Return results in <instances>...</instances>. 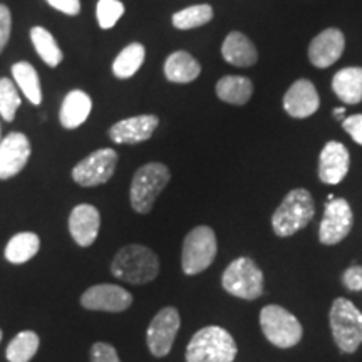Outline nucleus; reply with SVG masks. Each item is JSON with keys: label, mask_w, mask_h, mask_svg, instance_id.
Listing matches in <instances>:
<instances>
[{"label": "nucleus", "mask_w": 362, "mask_h": 362, "mask_svg": "<svg viewBox=\"0 0 362 362\" xmlns=\"http://www.w3.org/2000/svg\"><path fill=\"white\" fill-rule=\"evenodd\" d=\"M111 274L116 279L133 285L148 284L160 274V260L151 248L133 243L116 253L111 264Z\"/></svg>", "instance_id": "1"}, {"label": "nucleus", "mask_w": 362, "mask_h": 362, "mask_svg": "<svg viewBox=\"0 0 362 362\" xmlns=\"http://www.w3.org/2000/svg\"><path fill=\"white\" fill-rule=\"evenodd\" d=\"M238 347L232 334L218 325L198 330L187 347V362H233Z\"/></svg>", "instance_id": "2"}, {"label": "nucleus", "mask_w": 362, "mask_h": 362, "mask_svg": "<svg viewBox=\"0 0 362 362\" xmlns=\"http://www.w3.org/2000/svg\"><path fill=\"white\" fill-rule=\"evenodd\" d=\"M315 205L312 194L305 188H296L287 193L274 216L272 228L279 237H291L314 218Z\"/></svg>", "instance_id": "3"}, {"label": "nucleus", "mask_w": 362, "mask_h": 362, "mask_svg": "<svg viewBox=\"0 0 362 362\" xmlns=\"http://www.w3.org/2000/svg\"><path fill=\"white\" fill-rule=\"evenodd\" d=\"M171 173L163 163H148L136 171L131 181L129 200L131 206L138 214L146 215L151 211L156 198L166 188Z\"/></svg>", "instance_id": "4"}, {"label": "nucleus", "mask_w": 362, "mask_h": 362, "mask_svg": "<svg viewBox=\"0 0 362 362\" xmlns=\"http://www.w3.org/2000/svg\"><path fill=\"white\" fill-rule=\"evenodd\" d=\"M334 341L344 354H354L362 344V312L347 298H336L330 309Z\"/></svg>", "instance_id": "5"}, {"label": "nucleus", "mask_w": 362, "mask_h": 362, "mask_svg": "<svg viewBox=\"0 0 362 362\" xmlns=\"http://www.w3.org/2000/svg\"><path fill=\"white\" fill-rule=\"evenodd\" d=\"M221 285L230 296L255 300L264 293V274L252 259L240 257L225 269Z\"/></svg>", "instance_id": "6"}, {"label": "nucleus", "mask_w": 362, "mask_h": 362, "mask_svg": "<svg viewBox=\"0 0 362 362\" xmlns=\"http://www.w3.org/2000/svg\"><path fill=\"white\" fill-rule=\"evenodd\" d=\"M216 235L210 226H194L183 242L181 250V267L187 275H197L205 272L214 264L216 257Z\"/></svg>", "instance_id": "7"}, {"label": "nucleus", "mask_w": 362, "mask_h": 362, "mask_svg": "<svg viewBox=\"0 0 362 362\" xmlns=\"http://www.w3.org/2000/svg\"><path fill=\"white\" fill-rule=\"evenodd\" d=\"M260 327L267 341L280 349L297 346L304 334L297 317L280 305H267L262 309Z\"/></svg>", "instance_id": "8"}, {"label": "nucleus", "mask_w": 362, "mask_h": 362, "mask_svg": "<svg viewBox=\"0 0 362 362\" xmlns=\"http://www.w3.org/2000/svg\"><path fill=\"white\" fill-rule=\"evenodd\" d=\"M119 156L115 149L103 148L94 151L93 155L84 158L72 170V180L79 187L90 188L107 183L116 171V165Z\"/></svg>", "instance_id": "9"}, {"label": "nucleus", "mask_w": 362, "mask_h": 362, "mask_svg": "<svg viewBox=\"0 0 362 362\" xmlns=\"http://www.w3.org/2000/svg\"><path fill=\"white\" fill-rule=\"evenodd\" d=\"M180 314L175 307H165L153 317L146 332L148 349L155 357H165L170 354L171 347L180 330Z\"/></svg>", "instance_id": "10"}, {"label": "nucleus", "mask_w": 362, "mask_h": 362, "mask_svg": "<svg viewBox=\"0 0 362 362\" xmlns=\"http://www.w3.org/2000/svg\"><path fill=\"white\" fill-rule=\"evenodd\" d=\"M352 228V210L344 198H332L325 203L324 218L319 226V238L324 245H336L342 242Z\"/></svg>", "instance_id": "11"}, {"label": "nucleus", "mask_w": 362, "mask_h": 362, "mask_svg": "<svg viewBox=\"0 0 362 362\" xmlns=\"http://www.w3.org/2000/svg\"><path fill=\"white\" fill-rule=\"evenodd\" d=\"M133 304V296L112 284H99L88 288L81 297V305L88 310L99 312H124Z\"/></svg>", "instance_id": "12"}, {"label": "nucleus", "mask_w": 362, "mask_h": 362, "mask_svg": "<svg viewBox=\"0 0 362 362\" xmlns=\"http://www.w3.org/2000/svg\"><path fill=\"white\" fill-rule=\"evenodd\" d=\"M30 141L24 133L13 131L0 141V180L13 178L25 168L30 158Z\"/></svg>", "instance_id": "13"}, {"label": "nucleus", "mask_w": 362, "mask_h": 362, "mask_svg": "<svg viewBox=\"0 0 362 362\" xmlns=\"http://www.w3.org/2000/svg\"><path fill=\"white\" fill-rule=\"evenodd\" d=\"M351 155L339 141H329L319 156V178L325 185H337L349 173Z\"/></svg>", "instance_id": "14"}, {"label": "nucleus", "mask_w": 362, "mask_h": 362, "mask_svg": "<svg viewBox=\"0 0 362 362\" xmlns=\"http://www.w3.org/2000/svg\"><path fill=\"white\" fill-rule=\"evenodd\" d=\"M160 124V119L155 115H141L126 117L119 123L112 124L110 128L111 141L117 144H136L148 141L155 129Z\"/></svg>", "instance_id": "15"}, {"label": "nucleus", "mask_w": 362, "mask_h": 362, "mask_svg": "<svg viewBox=\"0 0 362 362\" xmlns=\"http://www.w3.org/2000/svg\"><path fill=\"white\" fill-rule=\"evenodd\" d=\"M320 99L315 86L309 79H298L284 96V110L288 116L304 119L319 110Z\"/></svg>", "instance_id": "16"}, {"label": "nucleus", "mask_w": 362, "mask_h": 362, "mask_svg": "<svg viewBox=\"0 0 362 362\" xmlns=\"http://www.w3.org/2000/svg\"><path fill=\"white\" fill-rule=\"evenodd\" d=\"M344 47H346V37L339 29H325L319 35L312 39L309 45L310 62L319 69L336 64L341 59Z\"/></svg>", "instance_id": "17"}, {"label": "nucleus", "mask_w": 362, "mask_h": 362, "mask_svg": "<svg viewBox=\"0 0 362 362\" xmlns=\"http://www.w3.org/2000/svg\"><path fill=\"white\" fill-rule=\"evenodd\" d=\"M99 226H101V215L96 206L83 203L71 211L69 232L79 247H90L96 242Z\"/></svg>", "instance_id": "18"}, {"label": "nucleus", "mask_w": 362, "mask_h": 362, "mask_svg": "<svg viewBox=\"0 0 362 362\" xmlns=\"http://www.w3.org/2000/svg\"><path fill=\"white\" fill-rule=\"evenodd\" d=\"M221 56L228 64L237 67H250L259 61V52L250 39L242 33H230L221 45Z\"/></svg>", "instance_id": "19"}, {"label": "nucleus", "mask_w": 362, "mask_h": 362, "mask_svg": "<svg viewBox=\"0 0 362 362\" xmlns=\"http://www.w3.org/2000/svg\"><path fill=\"white\" fill-rule=\"evenodd\" d=\"M90 110H93V99L89 98V94L81 89H74L62 101L59 119L66 129H76L86 123Z\"/></svg>", "instance_id": "20"}, {"label": "nucleus", "mask_w": 362, "mask_h": 362, "mask_svg": "<svg viewBox=\"0 0 362 362\" xmlns=\"http://www.w3.org/2000/svg\"><path fill=\"white\" fill-rule=\"evenodd\" d=\"M202 66L192 54L187 51H176L168 56L165 62V76L170 83L188 84L200 76Z\"/></svg>", "instance_id": "21"}, {"label": "nucleus", "mask_w": 362, "mask_h": 362, "mask_svg": "<svg viewBox=\"0 0 362 362\" xmlns=\"http://www.w3.org/2000/svg\"><path fill=\"white\" fill-rule=\"evenodd\" d=\"M332 90L346 104L362 101V67H346L332 78Z\"/></svg>", "instance_id": "22"}, {"label": "nucleus", "mask_w": 362, "mask_h": 362, "mask_svg": "<svg viewBox=\"0 0 362 362\" xmlns=\"http://www.w3.org/2000/svg\"><path fill=\"white\" fill-rule=\"evenodd\" d=\"M253 94L252 81L245 76H223L216 83V96L221 101L235 104V106H243L250 101Z\"/></svg>", "instance_id": "23"}, {"label": "nucleus", "mask_w": 362, "mask_h": 362, "mask_svg": "<svg viewBox=\"0 0 362 362\" xmlns=\"http://www.w3.org/2000/svg\"><path fill=\"white\" fill-rule=\"evenodd\" d=\"M12 78L21 93L29 99L34 106L42 103V89H40V79L35 67L30 62H17L12 66Z\"/></svg>", "instance_id": "24"}, {"label": "nucleus", "mask_w": 362, "mask_h": 362, "mask_svg": "<svg viewBox=\"0 0 362 362\" xmlns=\"http://www.w3.org/2000/svg\"><path fill=\"white\" fill-rule=\"evenodd\" d=\"M40 248V238L33 232H22L13 235V237L8 240L6 247V259L11 262V264L21 265L34 259L37 255Z\"/></svg>", "instance_id": "25"}, {"label": "nucleus", "mask_w": 362, "mask_h": 362, "mask_svg": "<svg viewBox=\"0 0 362 362\" xmlns=\"http://www.w3.org/2000/svg\"><path fill=\"white\" fill-rule=\"evenodd\" d=\"M144 57H146V49L143 44L133 42L117 54V57L112 62V74L117 79H129L133 78L139 67L143 66Z\"/></svg>", "instance_id": "26"}, {"label": "nucleus", "mask_w": 362, "mask_h": 362, "mask_svg": "<svg viewBox=\"0 0 362 362\" xmlns=\"http://www.w3.org/2000/svg\"><path fill=\"white\" fill-rule=\"evenodd\" d=\"M30 40H33L35 52L39 54V57L47 64L49 67H57L62 62V54L61 47L54 39V35L49 33L44 27L35 25L30 29Z\"/></svg>", "instance_id": "27"}, {"label": "nucleus", "mask_w": 362, "mask_h": 362, "mask_svg": "<svg viewBox=\"0 0 362 362\" xmlns=\"http://www.w3.org/2000/svg\"><path fill=\"white\" fill-rule=\"evenodd\" d=\"M40 346V339L33 330H24L12 339L7 347V361L8 362H29L37 354Z\"/></svg>", "instance_id": "28"}, {"label": "nucleus", "mask_w": 362, "mask_h": 362, "mask_svg": "<svg viewBox=\"0 0 362 362\" xmlns=\"http://www.w3.org/2000/svg\"><path fill=\"white\" fill-rule=\"evenodd\" d=\"M214 19V8L208 4H202V6H193L187 7L183 11L176 12L173 16V25L180 30H188L194 29V27L205 25Z\"/></svg>", "instance_id": "29"}, {"label": "nucleus", "mask_w": 362, "mask_h": 362, "mask_svg": "<svg viewBox=\"0 0 362 362\" xmlns=\"http://www.w3.org/2000/svg\"><path fill=\"white\" fill-rule=\"evenodd\" d=\"M21 103L19 88L12 83V79L0 78V116L11 123L21 107Z\"/></svg>", "instance_id": "30"}, {"label": "nucleus", "mask_w": 362, "mask_h": 362, "mask_svg": "<svg viewBox=\"0 0 362 362\" xmlns=\"http://www.w3.org/2000/svg\"><path fill=\"white\" fill-rule=\"evenodd\" d=\"M124 6L119 0H99L96 6L98 24L101 29H112L116 22L123 17Z\"/></svg>", "instance_id": "31"}, {"label": "nucleus", "mask_w": 362, "mask_h": 362, "mask_svg": "<svg viewBox=\"0 0 362 362\" xmlns=\"http://www.w3.org/2000/svg\"><path fill=\"white\" fill-rule=\"evenodd\" d=\"M90 362H121L119 356L111 344L96 342L90 349Z\"/></svg>", "instance_id": "32"}, {"label": "nucleus", "mask_w": 362, "mask_h": 362, "mask_svg": "<svg viewBox=\"0 0 362 362\" xmlns=\"http://www.w3.org/2000/svg\"><path fill=\"white\" fill-rule=\"evenodd\" d=\"M11 30H12V16L7 6L0 4V52L4 51L8 39H11Z\"/></svg>", "instance_id": "33"}, {"label": "nucleus", "mask_w": 362, "mask_h": 362, "mask_svg": "<svg viewBox=\"0 0 362 362\" xmlns=\"http://www.w3.org/2000/svg\"><path fill=\"white\" fill-rule=\"evenodd\" d=\"M342 284L344 287L349 288L352 292L362 291V267H349V269L342 274Z\"/></svg>", "instance_id": "34"}, {"label": "nucleus", "mask_w": 362, "mask_h": 362, "mask_svg": "<svg viewBox=\"0 0 362 362\" xmlns=\"http://www.w3.org/2000/svg\"><path fill=\"white\" fill-rule=\"evenodd\" d=\"M342 128L349 133V136L357 144L362 146V115H352L342 119Z\"/></svg>", "instance_id": "35"}, {"label": "nucleus", "mask_w": 362, "mask_h": 362, "mask_svg": "<svg viewBox=\"0 0 362 362\" xmlns=\"http://www.w3.org/2000/svg\"><path fill=\"white\" fill-rule=\"evenodd\" d=\"M45 2L56 11L66 13V16H78L81 12L79 0H45Z\"/></svg>", "instance_id": "36"}, {"label": "nucleus", "mask_w": 362, "mask_h": 362, "mask_svg": "<svg viewBox=\"0 0 362 362\" xmlns=\"http://www.w3.org/2000/svg\"><path fill=\"white\" fill-rule=\"evenodd\" d=\"M332 115L339 117V119H344V115H346V107H336V110L332 111Z\"/></svg>", "instance_id": "37"}, {"label": "nucleus", "mask_w": 362, "mask_h": 362, "mask_svg": "<svg viewBox=\"0 0 362 362\" xmlns=\"http://www.w3.org/2000/svg\"><path fill=\"white\" fill-rule=\"evenodd\" d=\"M0 341H2V330H0Z\"/></svg>", "instance_id": "38"}]
</instances>
